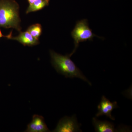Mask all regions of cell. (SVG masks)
<instances>
[{"mask_svg":"<svg viewBox=\"0 0 132 132\" xmlns=\"http://www.w3.org/2000/svg\"><path fill=\"white\" fill-rule=\"evenodd\" d=\"M52 65L59 73L66 78H80L92 85L90 81L82 74L79 69L70 59L69 54L63 55L50 50Z\"/></svg>","mask_w":132,"mask_h":132,"instance_id":"6da1fadb","label":"cell"},{"mask_svg":"<svg viewBox=\"0 0 132 132\" xmlns=\"http://www.w3.org/2000/svg\"><path fill=\"white\" fill-rule=\"evenodd\" d=\"M19 6L15 0H0V27L20 31Z\"/></svg>","mask_w":132,"mask_h":132,"instance_id":"7a4b0ae2","label":"cell"},{"mask_svg":"<svg viewBox=\"0 0 132 132\" xmlns=\"http://www.w3.org/2000/svg\"><path fill=\"white\" fill-rule=\"evenodd\" d=\"M71 36L74 41L75 47L73 52L69 54L70 57L75 53L80 43L87 40L93 41L94 37H99L92 32L87 19H83L76 22L74 28L71 32Z\"/></svg>","mask_w":132,"mask_h":132,"instance_id":"3957f363","label":"cell"},{"mask_svg":"<svg viewBox=\"0 0 132 132\" xmlns=\"http://www.w3.org/2000/svg\"><path fill=\"white\" fill-rule=\"evenodd\" d=\"M80 125L78 123L75 115L72 117L65 116L59 121L57 127L53 132H74L81 131Z\"/></svg>","mask_w":132,"mask_h":132,"instance_id":"277c9868","label":"cell"},{"mask_svg":"<svg viewBox=\"0 0 132 132\" xmlns=\"http://www.w3.org/2000/svg\"><path fill=\"white\" fill-rule=\"evenodd\" d=\"M119 107L117 102H111L104 96H102L101 100L98 106V112L96 116L98 117L102 116H106L112 120H115V118L112 116L111 113L114 109Z\"/></svg>","mask_w":132,"mask_h":132,"instance_id":"5b68a950","label":"cell"},{"mask_svg":"<svg viewBox=\"0 0 132 132\" xmlns=\"http://www.w3.org/2000/svg\"><path fill=\"white\" fill-rule=\"evenodd\" d=\"M45 123L44 118L41 116L35 114L33 116L31 123L27 126L25 132H50Z\"/></svg>","mask_w":132,"mask_h":132,"instance_id":"8992f818","label":"cell"},{"mask_svg":"<svg viewBox=\"0 0 132 132\" xmlns=\"http://www.w3.org/2000/svg\"><path fill=\"white\" fill-rule=\"evenodd\" d=\"M11 39L17 41L24 46H35L39 43V40L35 39L28 32H21L16 37H12Z\"/></svg>","mask_w":132,"mask_h":132,"instance_id":"52a82bcc","label":"cell"},{"mask_svg":"<svg viewBox=\"0 0 132 132\" xmlns=\"http://www.w3.org/2000/svg\"><path fill=\"white\" fill-rule=\"evenodd\" d=\"M93 124L95 131L98 132H114L117 131L112 123L107 121H101L97 118L93 119Z\"/></svg>","mask_w":132,"mask_h":132,"instance_id":"ba28073f","label":"cell"},{"mask_svg":"<svg viewBox=\"0 0 132 132\" xmlns=\"http://www.w3.org/2000/svg\"><path fill=\"white\" fill-rule=\"evenodd\" d=\"M50 0H36L29 6L26 11V13L36 12L42 10L49 5Z\"/></svg>","mask_w":132,"mask_h":132,"instance_id":"9c48e42d","label":"cell"},{"mask_svg":"<svg viewBox=\"0 0 132 132\" xmlns=\"http://www.w3.org/2000/svg\"><path fill=\"white\" fill-rule=\"evenodd\" d=\"M27 31L33 37L39 40V38L42 33V26L39 24H33L29 27Z\"/></svg>","mask_w":132,"mask_h":132,"instance_id":"30bf717a","label":"cell"},{"mask_svg":"<svg viewBox=\"0 0 132 132\" xmlns=\"http://www.w3.org/2000/svg\"><path fill=\"white\" fill-rule=\"evenodd\" d=\"M12 32H11L9 34L7 35H3L1 31L0 30V38H2V37H5L8 38V39H10L12 37Z\"/></svg>","mask_w":132,"mask_h":132,"instance_id":"8fae6325","label":"cell"},{"mask_svg":"<svg viewBox=\"0 0 132 132\" xmlns=\"http://www.w3.org/2000/svg\"><path fill=\"white\" fill-rule=\"evenodd\" d=\"M36 1V0H28L29 5L32 4V3H33L35 1Z\"/></svg>","mask_w":132,"mask_h":132,"instance_id":"7c38bea8","label":"cell"}]
</instances>
